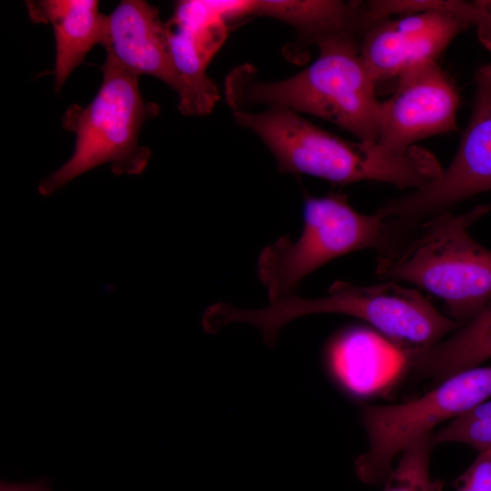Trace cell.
<instances>
[{"label":"cell","instance_id":"1","mask_svg":"<svg viewBox=\"0 0 491 491\" xmlns=\"http://www.w3.org/2000/svg\"><path fill=\"white\" fill-rule=\"evenodd\" d=\"M315 314H340L361 319L404 358L429 348L462 326L437 310L418 290L392 281L371 286L336 281L324 296L303 298L291 295L256 309L216 303L211 310V321L219 331L235 323L251 325L273 347L286 325Z\"/></svg>","mask_w":491,"mask_h":491},{"label":"cell","instance_id":"2","mask_svg":"<svg viewBox=\"0 0 491 491\" xmlns=\"http://www.w3.org/2000/svg\"><path fill=\"white\" fill-rule=\"evenodd\" d=\"M234 118L265 143L283 174L307 175L340 185L376 181L416 190L443 171L436 157L418 145L395 153L377 143L350 142L283 107L257 113L235 110Z\"/></svg>","mask_w":491,"mask_h":491},{"label":"cell","instance_id":"3","mask_svg":"<svg viewBox=\"0 0 491 491\" xmlns=\"http://www.w3.org/2000/svg\"><path fill=\"white\" fill-rule=\"evenodd\" d=\"M316 45L317 59L281 81L257 80L248 65L235 68L225 84L229 106L235 111L265 105L307 113L344 128L359 141L377 143L382 102L360 57L356 35H336Z\"/></svg>","mask_w":491,"mask_h":491},{"label":"cell","instance_id":"4","mask_svg":"<svg viewBox=\"0 0 491 491\" xmlns=\"http://www.w3.org/2000/svg\"><path fill=\"white\" fill-rule=\"evenodd\" d=\"M489 211L480 205L422 221L410 238L378 253L377 277L413 284L440 298L449 317L468 322L491 300V251L467 230Z\"/></svg>","mask_w":491,"mask_h":491},{"label":"cell","instance_id":"5","mask_svg":"<svg viewBox=\"0 0 491 491\" xmlns=\"http://www.w3.org/2000/svg\"><path fill=\"white\" fill-rule=\"evenodd\" d=\"M103 82L86 106L72 105L63 115L64 128L75 135L70 159L44 179L42 195H51L78 175L103 164L114 173L139 174L151 153L139 145L144 123L159 113V106L145 102L138 88L139 75L109 57L101 66Z\"/></svg>","mask_w":491,"mask_h":491},{"label":"cell","instance_id":"6","mask_svg":"<svg viewBox=\"0 0 491 491\" xmlns=\"http://www.w3.org/2000/svg\"><path fill=\"white\" fill-rule=\"evenodd\" d=\"M303 228L293 240L283 235L264 247L256 274L270 303L291 295L308 275L331 260L362 249L389 247L398 226L379 213L356 211L346 195L316 197L305 194Z\"/></svg>","mask_w":491,"mask_h":491},{"label":"cell","instance_id":"7","mask_svg":"<svg viewBox=\"0 0 491 491\" xmlns=\"http://www.w3.org/2000/svg\"><path fill=\"white\" fill-rule=\"evenodd\" d=\"M490 397L491 366H479L444 379L417 398L364 407L368 445L355 461L356 476L368 485H383L407 446Z\"/></svg>","mask_w":491,"mask_h":491},{"label":"cell","instance_id":"8","mask_svg":"<svg viewBox=\"0 0 491 491\" xmlns=\"http://www.w3.org/2000/svg\"><path fill=\"white\" fill-rule=\"evenodd\" d=\"M491 191V84L476 83L471 116L450 165L413 193L386 203L376 212L401 225L448 211L457 203Z\"/></svg>","mask_w":491,"mask_h":491},{"label":"cell","instance_id":"9","mask_svg":"<svg viewBox=\"0 0 491 491\" xmlns=\"http://www.w3.org/2000/svg\"><path fill=\"white\" fill-rule=\"evenodd\" d=\"M396 78L393 95L381 103L377 144L404 153L419 140L457 129L459 93L436 60L417 62Z\"/></svg>","mask_w":491,"mask_h":491},{"label":"cell","instance_id":"10","mask_svg":"<svg viewBox=\"0 0 491 491\" xmlns=\"http://www.w3.org/2000/svg\"><path fill=\"white\" fill-rule=\"evenodd\" d=\"M102 45L106 57L124 69L139 76L152 75L172 87L181 113L197 115L194 95L175 66L165 25L155 6L143 0L121 1L107 15Z\"/></svg>","mask_w":491,"mask_h":491},{"label":"cell","instance_id":"11","mask_svg":"<svg viewBox=\"0 0 491 491\" xmlns=\"http://www.w3.org/2000/svg\"><path fill=\"white\" fill-rule=\"evenodd\" d=\"M460 31L456 20L437 12L385 18L363 33L360 57L375 83L397 77L417 62L436 61Z\"/></svg>","mask_w":491,"mask_h":491},{"label":"cell","instance_id":"12","mask_svg":"<svg viewBox=\"0 0 491 491\" xmlns=\"http://www.w3.org/2000/svg\"><path fill=\"white\" fill-rule=\"evenodd\" d=\"M218 5V1H180L165 24L173 62L194 95L197 115L208 114L219 98L216 85L205 74L225 35Z\"/></svg>","mask_w":491,"mask_h":491},{"label":"cell","instance_id":"13","mask_svg":"<svg viewBox=\"0 0 491 491\" xmlns=\"http://www.w3.org/2000/svg\"><path fill=\"white\" fill-rule=\"evenodd\" d=\"M34 23L51 25L55 38V90L59 93L88 52L103 45L107 15L96 0H28Z\"/></svg>","mask_w":491,"mask_h":491},{"label":"cell","instance_id":"14","mask_svg":"<svg viewBox=\"0 0 491 491\" xmlns=\"http://www.w3.org/2000/svg\"><path fill=\"white\" fill-rule=\"evenodd\" d=\"M326 361L337 384L360 396L373 393L406 366L405 358L384 338L360 327L336 335L326 348Z\"/></svg>","mask_w":491,"mask_h":491},{"label":"cell","instance_id":"15","mask_svg":"<svg viewBox=\"0 0 491 491\" xmlns=\"http://www.w3.org/2000/svg\"><path fill=\"white\" fill-rule=\"evenodd\" d=\"M491 358V300L471 320L421 352L408 356L406 366L437 383Z\"/></svg>","mask_w":491,"mask_h":491},{"label":"cell","instance_id":"16","mask_svg":"<svg viewBox=\"0 0 491 491\" xmlns=\"http://www.w3.org/2000/svg\"><path fill=\"white\" fill-rule=\"evenodd\" d=\"M360 2L336 0L246 1L245 15L274 17L293 25L301 38L317 45L344 34H361Z\"/></svg>","mask_w":491,"mask_h":491},{"label":"cell","instance_id":"17","mask_svg":"<svg viewBox=\"0 0 491 491\" xmlns=\"http://www.w3.org/2000/svg\"><path fill=\"white\" fill-rule=\"evenodd\" d=\"M433 433L407 446L386 478L383 491H442L444 483L430 474V457L435 444Z\"/></svg>","mask_w":491,"mask_h":491},{"label":"cell","instance_id":"18","mask_svg":"<svg viewBox=\"0 0 491 491\" xmlns=\"http://www.w3.org/2000/svg\"><path fill=\"white\" fill-rule=\"evenodd\" d=\"M436 445L458 443L477 452L491 449V397L433 433Z\"/></svg>","mask_w":491,"mask_h":491},{"label":"cell","instance_id":"19","mask_svg":"<svg viewBox=\"0 0 491 491\" xmlns=\"http://www.w3.org/2000/svg\"><path fill=\"white\" fill-rule=\"evenodd\" d=\"M453 485L456 491H491V449L477 452L475 460Z\"/></svg>","mask_w":491,"mask_h":491},{"label":"cell","instance_id":"20","mask_svg":"<svg viewBox=\"0 0 491 491\" xmlns=\"http://www.w3.org/2000/svg\"><path fill=\"white\" fill-rule=\"evenodd\" d=\"M469 24L475 26L478 41L491 52V0L471 1Z\"/></svg>","mask_w":491,"mask_h":491},{"label":"cell","instance_id":"21","mask_svg":"<svg viewBox=\"0 0 491 491\" xmlns=\"http://www.w3.org/2000/svg\"><path fill=\"white\" fill-rule=\"evenodd\" d=\"M0 491H50L45 480L32 483L1 481Z\"/></svg>","mask_w":491,"mask_h":491},{"label":"cell","instance_id":"22","mask_svg":"<svg viewBox=\"0 0 491 491\" xmlns=\"http://www.w3.org/2000/svg\"><path fill=\"white\" fill-rule=\"evenodd\" d=\"M475 81L476 83L491 84V63L480 67L476 75Z\"/></svg>","mask_w":491,"mask_h":491},{"label":"cell","instance_id":"23","mask_svg":"<svg viewBox=\"0 0 491 491\" xmlns=\"http://www.w3.org/2000/svg\"><path fill=\"white\" fill-rule=\"evenodd\" d=\"M490 206H491V203H490Z\"/></svg>","mask_w":491,"mask_h":491}]
</instances>
